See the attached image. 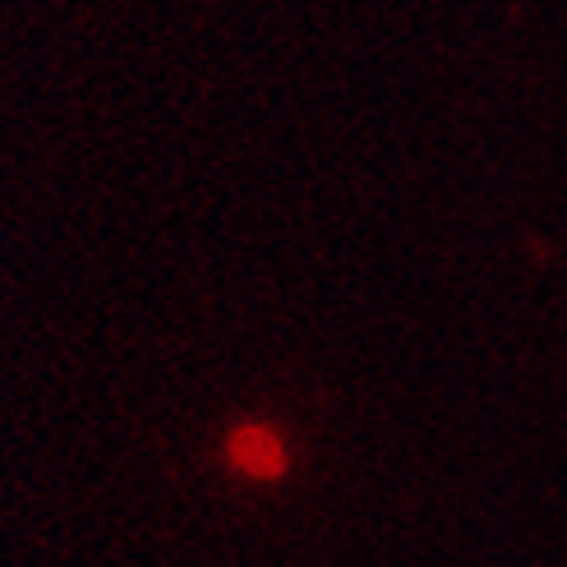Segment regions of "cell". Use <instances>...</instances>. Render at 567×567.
<instances>
[{"mask_svg": "<svg viewBox=\"0 0 567 567\" xmlns=\"http://www.w3.org/2000/svg\"><path fill=\"white\" fill-rule=\"evenodd\" d=\"M231 462L245 475H259V480H277L281 466H287V452H281V439L264 424H245V430L231 439Z\"/></svg>", "mask_w": 567, "mask_h": 567, "instance_id": "6da1fadb", "label": "cell"}]
</instances>
